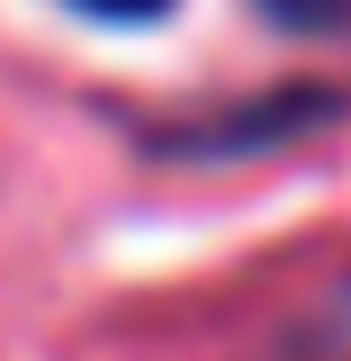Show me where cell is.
Instances as JSON below:
<instances>
[{"label": "cell", "mask_w": 351, "mask_h": 361, "mask_svg": "<svg viewBox=\"0 0 351 361\" xmlns=\"http://www.w3.org/2000/svg\"><path fill=\"white\" fill-rule=\"evenodd\" d=\"M262 361H351V280H343V289H324V298H315V307L298 316Z\"/></svg>", "instance_id": "1"}, {"label": "cell", "mask_w": 351, "mask_h": 361, "mask_svg": "<svg viewBox=\"0 0 351 361\" xmlns=\"http://www.w3.org/2000/svg\"><path fill=\"white\" fill-rule=\"evenodd\" d=\"M262 9L279 18V27H307V37H315V27H343V18H351V0H262Z\"/></svg>", "instance_id": "2"}, {"label": "cell", "mask_w": 351, "mask_h": 361, "mask_svg": "<svg viewBox=\"0 0 351 361\" xmlns=\"http://www.w3.org/2000/svg\"><path fill=\"white\" fill-rule=\"evenodd\" d=\"M72 9H90V18H162L172 0H72Z\"/></svg>", "instance_id": "3"}]
</instances>
